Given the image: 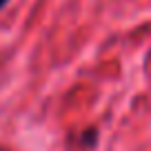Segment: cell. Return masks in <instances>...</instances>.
I'll list each match as a JSON object with an SVG mask.
<instances>
[{
  "label": "cell",
  "mask_w": 151,
  "mask_h": 151,
  "mask_svg": "<svg viewBox=\"0 0 151 151\" xmlns=\"http://www.w3.org/2000/svg\"><path fill=\"white\" fill-rule=\"evenodd\" d=\"M7 2H9V0H0V9H2V7H5Z\"/></svg>",
  "instance_id": "6da1fadb"
}]
</instances>
